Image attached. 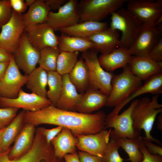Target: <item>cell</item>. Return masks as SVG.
I'll use <instances>...</instances> for the list:
<instances>
[{"label": "cell", "mask_w": 162, "mask_h": 162, "mask_svg": "<svg viewBox=\"0 0 162 162\" xmlns=\"http://www.w3.org/2000/svg\"><path fill=\"white\" fill-rule=\"evenodd\" d=\"M106 115L103 111L85 114L58 109L51 105L35 112L25 111V124H48L69 129L74 136L95 134L105 129Z\"/></svg>", "instance_id": "obj_1"}, {"label": "cell", "mask_w": 162, "mask_h": 162, "mask_svg": "<svg viewBox=\"0 0 162 162\" xmlns=\"http://www.w3.org/2000/svg\"><path fill=\"white\" fill-rule=\"evenodd\" d=\"M159 95H155L151 99L144 97L138 100L132 114L133 128L141 132L143 130L145 136L142 137L145 140L154 141L160 146L161 142L151 135V132L158 114L162 112V104L158 102Z\"/></svg>", "instance_id": "obj_2"}, {"label": "cell", "mask_w": 162, "mask_h": 162, "mask_svg": "<svg viewBox=\"0 0 162 162\" xmlns=\"http://www.w3.org/2000/svg\"><path fill=\"white\" fill-rule=\"evenodd\" d=\"M142 81L131 72L128 65L121 74L114 75L111 82L112 89L105 106L116 107L142 86Z\"/></svg>", "instance_id": "obj_3"}, {"label": "cell", "mask_w": 162, "mask_h": 162, "mask_svg": "<svg viewBox=\"0 0 162 162\" xmlns=\"http://www.w3.org/2000/svg\"><path fill=\"white\" fill-rule=\"evenodd\" d=\"M10 149L0 151V162H64L55 156L52 144H48L40 134H36L31 148L20 157L10 159L8 156Z\"/></svg>", "instance_id": "obj_4"}, {"label": "cell", "mask_w": 162, "mask_h": 162, "mask_svg": "<svg viewBox=\"0 0 162 162\" xmlns=\"http://www.w3.org/2000/svg\"><path fill=\"white\" fill-rule=\"evenodd\" d=\"M110 15V27L122 33L119 46L129 49L134 41L142 23L124 8H121Z\"/></svg>", "instance_id": "obj_5"}, {"label": "cell", "mask_w": 162, "mask_h": 162, "mask_svg": "<svg viewBox=\"0 0 162 162\" xmlns=\"http://www.w3.org/2000/svg\"><path fill=\"white\" fill-rule=\"evenodd\" d=\"M128 0H82L78 3L79 22H101L109 15L122 8Z\"/></svg>", "instance_id": "obj_6"}, {"label": "cell", "mask_w": 162, "mask_h": 162, "mask_svg": "<svg viewBox=\"0 0 162 162\" xmlns=\"http://www.w3.org/2000/svg\"><path fill=\"white\" fill-rule=\"evenodd\" d=\"M138 99L134 100L130 106L120 114L110 113L106 116L105 129L113 128L111 131L110 138L117 139L121 138H137L140 136L141 132L133 128L132 118L133 111Z\"/></svg>", "instance_id": "obj_7"}, {"label": "cell", "mask_w": 162, "mask_h": 162, "mask_svg": "<svg viewBox=\"0 0 162 162\" xmlns=\"http://www.w3.org/2000/svg\"><path fill=\"white\" fill-rule=\"evenodd\" d=\"M95 50H88L82 52V58L89 70V87L98 89L107 95L112 89L111 82L114 74L105 70L100 65Z\"/></svg>", "instance_id": "obj_8"}, {"label": "cell", "mask_w": 162, "mask_h": 162, "mask_svg": "<svg viewBox=\"0 0 162 162\" xmlns=\"http://www.w3.org/2000/svg\"><path fill=\"white\" fill-rule=\"evenodd\" d=\"M26 26L22 14L13 10L10 19L1 28L0 49L13 55L18 47Z\"/></svg>", "instance_id": "obj_9"}, {"label": "cell", "mask_w": 162, "mask_h": 162, "mask_svg": "<svg viewBox=\"0 0 162 162\" xmlns=\"http://www.w3.org/2000/svg\"><path fill=\"white\" fill-rule=\"evenodd\" d=\"M161 38V26L142 24L129 49L131 55L140 57H148L152 49Z\"/></svg>", "instance_id": "obj_10"}, {"label": "cell", "mask_w": 162, "mask_h": 162, "mask_svg": "<svg viewBox=\"0 0 162 162\" xmlns=\"http://www.w3.org/2000/svg\"><path fill=\"white\" fill-rule=\"evenodd\" d=\"M127 9L142 24L154 25L162 16L161 0H128Z\"/></svg>", "instance_id": "obj_11"}, {"label": "cell", "mask_w": 162, "mask_h": 162, "mask_svg": "<svg viewBox=\"0 0 162 162\" xmlns=\"http://www.w3.org/2000/svg\"><path fill=\"white\" fill-rule=\"evenodd\" d=\"M27 78L28 75L21 73L13 57L0 80V96L10 98H16L22 87L26 84Z\"/></svg>", "instance_id": "obj_12"}, {"label": "cell", "mask_w": 162, "mask_h": 162, "mask_svg": "<svg viewBox=\"0 0 162 162\" xmlns=\"http://www.w3.org/2000/svg\"><path fill=\"white\" fill-rule=\"evenodd\" d=\"M46 22L26 26L24 32L30 43L40 51L46 47L58 48V36Z\"/></svg>", "instance_id": "obj_13"}, {"label": "cell", "mask_w": 162, "mask_h": 162, "mask_svg": "<svg viewBox=\"0 0 162 162\" xmlns=\"http://www.w3.org/2000/svg\"><path fill=\"white\" fill-rule=\"evenodd\" d=\"M52 104L50 100L32 93H28L21 89L17 97L10 98L0 96V107L22 109L25 111L35 112Z\"/></svg>", "instance_id": "obj_14"}, {"label": "cell", "mask_w": 162, "mask_h": 162, "mask_svg": "<svg viewBox=\"0 0 162 162\" xmlns=\"http://www.w3.org/2000/svg\"><path fill=\"white\" fill-rule=\"evenodd\" d=\"M78 2L69 0L58 10L57 12L50 11L45 22L54 31L72 26L80 22L77 8Z\"/></svg>", "instance_id": "obj_15"}, {"label": "cell", "mask_w": 162, "mask_h": 162, "mask_svg": "<svg viewBox=\"0 0 162 162\" xmlns=\"http://www.w3.org/2000/svg\"><path fill=\"white\" fill-rule=\"evenodd\" d=\"M13 56L19 69L28 75L36 68L38 63L40 52L31 44L24 32L20 38L18 47Z\"/></svg>", "instance_id": "obj_16"}, {"label": "cell", "mask_w": 162, "mask_h": 162, "mask_svg": "<svg viewBox=\"0 0 162 162\" xmlns=\"http://www.w3.org/2000/svg\"><path fill=\"white\" fill-rule=\"evenodd\" d=\"M111 130L110 128L95 134L77 136L76 149L101 158L110 140Z\"/></svg>", "instance_id": "obj_17"}, {"label": "cell", "mask_w": 162, "mask_h": 162, "mask_svg": "<svg viewBox=\"0 0 162 162\" xmlns=\"http://www.w3.org/2000/svg\"><path fill=\"white\" fill-rule=\"evenodd\" d=\"M87 38L92 44L93 49L101 54L108 53L119 47L118 31L110 27L95 32Z\"/></svg>", "instance_id": "obj_18"}, {"label": "cell", "mask_w": 162, "mask_h": 162, "mask_svg": "<svg viewBox=\"0 0 162 162\" xmlns=\"http://www.w3.org/2000/svg\"><path fill=\"white\" fill-rule=\"evenodd\" d=\"M128 65L131 72L142 81L162 72V62H156L148 57L132 55Z\"/></svg>", "instance_id": "obj_19"}, {"label": "cell", "mask_w": 162, "mask_h": 162, "mask_svg": "<svg viewBox=\"0 0 162 162\" xmlns=\"http://www.w3.org/2000/svg\"><path fill=\"white\" fill-rule=\"evenodd\" d=\"M62 79L61 92L59 100L55 106L62 110L76 111V108L84 93L78 92L70 81L68 74L62 76Z\"/></svg>", "instance_id": "obj_20"}, {"label": "cell", "mask_w": 162, "mask_h": 162, "mask_svg": "<svg viewBox=\"0 0 162 162\" xmlns=\"http://www.w3.org/2000/svg\"><path fill=\"white\" fill-rule=\"evenodd\" d=\"M108 96L100 90L89 86L76 108V111L90 114L105 106Z\"/></svg>", "instance_id": "obj_21"}, {"label": "cell", "mask_w": 162, "mask_h": 162, "mask_svg": "<svg viewBox=\"0 0 162 162\" xmlns=\"http://www.w3.org/2000/svg\"><path fill=\"white\" fill-rule=\"evenodd\" d=\"M131 56L129 49L119 46L108 53L101 54L98 59L100 65L105 70L112 72L117 69L127 66Z\"/></svg>", "instance_id": "obj_22"}, {"label": "cell", "mask_w": 162, "mask_h": 162, "mask_svg": "<svg viewBox=\"0 0 162 162\" xmlns=\"http://www.w3.org/2000/svg\"><path fill=\"white\" fill-rule=\"evenodd\" d=\"M25 124L15 139L13 146L10 148L8 154L10 159L20 157L27 152L33 144L36 130L35 126L29 123Z\"/></svg>", "instance_id": "obj_23"}, {"label": "cell", "mask_w": 162, "mask_h": 162, "mask_svg": "<svg viewBox=\"0 0 162 162\" xmlns=\"http://www.w3.org/2000/svg\"><path fill=\"white\" fill-rule=\"evenodd\" d=\"M162 93V72L153 75L146 80L144 84L137 89L129 97L117 106L110 113L118 114L122 108L136 97L145 93H150L155 95Z\"/></svg>", "instance_id": "obj_24"}, {"label": "cell", "mask_w": 162, "mask_h": 162, "mask_svg": "<svg viewBox=\"0 0 162 162\" xmlns=\"http://www.w3.org/2000/svg\"><path fill=\"white\" fill-rule=\"evenodd\" d=\"M77 142V137L74 136L70 130L65 127L51 142L55 156L60 159H63L67 154L76 152Z\"/></svg>", "instance_id": "obj_25"}, {"label": "cell", "mask_w": 162, "mask_h": 162, "mask_svg": "<svg viewBox=\"0 0 162 162\" xmlns=\"http://www.w3.org/2000/svg\"><path fill=\"white\" fill-rule=\"evenodd\" d=\"M108 27L107 23L105 22L87 21L79 22L58 31L68 36L87 38L94 33Z\"/></svg>", "instance_id": "obj_26"}, {"label": "cell", "mask_w": 162, "mask_h": 162, "mask_svg": "<svg viewBox=\"0 0 162 162\" xmlns=\"http://www.w3.org/2000/svg\"><path fill=\"white\" fill-rule=\"evenodd\" d=\"M50 11L44 0H36L28 11L22 15L26 26L45 22Z\"/></svg>", "instance_id": "obj_27"}, {"label": "cell", "mask_w": 162, "mask_h": 162, "mask_svg": "<svg viewBox=\"0 0 162 162\" xmlns=\"http://www.w3.org/2000/svg\"><path fill=\"white\" fill-rule=\"evenodd\" d=\"M70 80L78 92L84 93L89 85V74L88 68L81 57L68 74Z\"/></svg>", "instance_id": "obj_28"}, {"label": "cell", "mask_w": 162, "mask_h": 162, "mask_svg": "<svg viewBox=\"0 0 162 162\" xmlns=\"http://www.w3.org/2000/svg\"><path fill=\"white\" fill-rule=\"evenodd\" d=\"M26 84L32 93L47 98V73L41 67L36 68L28 75Z\"/></svg>", "instance_id": "obj_29"}, {"label": "cell", "mask_w": 162, "mask_h": 162, "mask_svg": "<svg viewBox=\"0 0 162 162\" xmlns=\"http://www.w3.org/2000/svg\"><path fill=\"white\" fill-rule=\"evenodd\" d=\"M58 48L60 51L83 52L93 49V45L87 38L69 36L62 33L58 37Z\"/></svg>", "instance_id": "obj_30"}, {"label": "cell", "mask_w": 162, "mask_h": 162, "mask_svg": "<svg viewBox=\"0 0 162 162\" xmlns=\"http://www.w3.org/2000/svg\"><path fill=\"white\" fill-rule=\"evenodd\" d=\"M25 112V111L23 110L20 112L5 128L0 145V151H6L10 148V145L14 141L22 129L24 123Z\"/></svg>", "instance_id": "obj_31"}, {"label": "cell", "mask_w": 162, "mask_h": 162, "mask_svg": "<svg viewBox=\"0 0 162 162\" xmlns=\"http://www.w3.org/2000/svg\"><path fill=\"white\" fill-rule=\"evenodd\" d=\"M140 136L137 138H121L116 139L120 147L122 148L128 155L127 160L131 162H141L143 155L139 148V143L142 138Z\"/></svg>", "instance_id": "obj_32"}, {"label": "cell", "mask_w": 162, "mask_h": 162, "mask_svg": "<svg viewBox=\"0 0 162 162\" xmlns=\"http://www.w3.org/2000/svg\"><path fill=\"white\" fill-rule=\"evenodd\" d=\"M47 73L49 89L47 92V98L52 105L55 106L59 100L62 88V76L56 71Z\"/></svg>", "instance_id": "obj_33"}, {"label": "cell", "mask_w": 162, "mask_h": 162, "mask_svg": "<svg viewBox=\"0 0 162 162\" xmlns=\"http://www.w3.org/2000/svg\"><path fill=\"white\" fill-rule=\"evenodd\" d=\"M79 52L60 51L56 65V71L60 75L68 74L78 61Z\"/></svg>", "instance_id": "obj_34"}, {"label": "cell", "mask_w": 162, "mask_h": 162, "mask_svg": "<svg viewBox=\"0 0 162 162\" xmlns=\"http://www.w3.org/2000/svg\"><path fill=\"white\" fill-rule=\"evenodd\" d=\"M40 52L39 66L47 72L56 71L57 59L60 52L58 48L46 47Z\"/></svg>", "instance_id": "obj_35"}, {"label": "cell", "mask_w": 162, "mask_h": 162, "mask_svg": "<svg viewBox=\"0 0 162 162\" xmlns=\"http://www.w3.org/2000/svg\"><path fill=\"white\" fill-rule=\"evenodd\" d=\"M120 147L115 140L110 139L104 154L101 158V162H123L124 159L118 152Z\"/></svg>", "instance_id": "obj_36"}, {"label": "cell", "mask_w": 162, "mask_h": 162, "mask_svg": "<svg viewBox=\"0 0 162 162\" xmlns=\"http://www.w3.org/2000/svg\"><path fill=\"white\" fill-rule=\"evenodd\" d=\"M19 110L11 107L0 108V129L6 127L12 122Z\"/></svg>", "instance_id": "obj_37"}, {"label": "cell", "mask_w": 162, "mask_h": 162, "mask_svg": "<svg viewBox=\"0 0 162 162\" xmlns=\"http://www.w3.org/2000/svg\"><path fill=\"white\" fill-rule=\"evenodd\" d=\"M12 11L10 0H0V28L9 21Z\"/></svg>", "instance_id": "obj_38"}, {"label": "cell", "mask_w": 162, "mask_h": 162, "mask_svg": "<svg viewBox=\"0 0 162 162\" xmlns=\"http://www.w3.org/2000/svg\"><path fill=\"white\" fill-rule=\"evenodd\" d=\"M139 148L143 155L141 162H162L161 156L152 154L148 152L143 142L142 137L140 142Z\"/></svg>", "instance_id": "obj_39"}, {"label": "cell", "mask_w": 162, "mask_h": 162, "mask_svg": "<svg viewBox=\"0 0 162 162\" xmlns=\"http://www.w3.org/2000/svg\"><path fill=\"white\" fill-rule=\"evenodd\" d=\"M63 128L61 126H58L55 128L47 129L43 127H40L42 134L48 144L51 143L52 140L61 132Z\"/></svg>", "instance_id": "obj_40"}, {"label": "cell", "mask_w": 162, "mask_h": 162, "mask_svg": "<svg viewBox=\"0 0 162 162\" xmlns=\"http://www.w3.org/2000/svg\"><path fill=\"white\" fill-rule=\"evenodd\" d=\"M148 57L154 61L159 62L162 60V38L150 52Z\"/></svg>", "instance_id": "obj_41"}, {"label": "cell", "mask_w": 162, "mask_h": 162, "mask_svg": "<svg viewBox=\"0 0 162 162\" xmlns=\"http://www.w3.org/2000/svg\"><path fill=\"white\" fill-rule=\"evenodd\" d=\"M78 154L80 162H101V158L87 152L79 151Z\"/></svg>", "instance_id": "obj_42"}, {"label": "cell", "mask_w": 162, "mask_h": 162, "mask_svg": "<svg viewBox=\"0 0 162 162\" xmlns=\"http://www.w3.org/2000/svg\"><path fill=\"white\" fill-rule=\"evenodd\" d=\"M10 4L13 10L22 14L26 10L27 6L23 0H10Z\"/></svg>", "instance_id": "obj_43"}, {"label": "cell", "mask_w": 162, "mask_h": 162, "mask_svg": "<svg viewBox=\"0 0 162 162\" xmlns=\"http://www.w3.org/2000/svg\"><path fill=\"white\" fill-rule=\"evenodd\" d=\"M143 142L148 152L151 154L162 156V147L154 144L152 142L145 140L142 139Z\"/></svg>", "instance_id": "obj_44"}, {"label": "cell", "mask_w": 162, "mask_h": 162, "mask_svg": "<svg viewBox=\"0 0 162 162\" xmlns=\"http://www.w3.org/2000/svg\"><path fill=\"white\" fill-rule=\"evenodd\" d=\"M68 0H44L50 10H58Z\"/></svg>", "instance_id": "obj_45"}, {"label": "cell", "mask_w": 162, "mask_h": 162, "mask_svg": "<svg viewBox=\"0 0 162 162\" xmlns=\"http://www.w3.org/2000/svg\"><path fill=\"white\" fill-rule=\"evenodd\" d=\"M63 158L64 162H80L77 152L73 154H67Z\"/></svg>", "instance_id": "obj_46"}, {"label": "cell", "mask_w": 162, "mask_h": 162, "mask_svg": "<svg viewBox=\"0 0 162 162\" xmlns=\"http://www.w3.org/2000/svg\"><path fill=\"white\" fill-rule=\"evenodd\" d=\"M13 57V55L0 49V62H9Z\"/></svg>", "instance_id": "obj_47"}, {"label": "cell", "mask_w": 162, "mask_h": 162, "mask_svg": "<svg viewBox=\"0 0 162 162\" xmlns=\"http://www.w3.org/2000/svg\"><path fill=\"white\" fill-rule=\"evenodd\" d=\"M9 62H0V80L2 79L5 74Z\"/></svg>", "instance_id": "obj_48"}, {"label": "cell", "mask_w": 162, "mask_h": 162, "mask_svg": "<svg viewBox=\"0 0 162 162\" xmlns=\"http://www.w3.org/2000/svg\"><path fill=\"white\" fill-rule=\"evenodd\" d=\"M157 128L160 130L162 131V113H160L158 118Z\"/></svg>", "instance_id": "obj_49"}, {"label": "cell", "mask_w": 162, "mask_h": 162, "mask_svg": "<svg viewBox=\"0 0 162 162\" xmlns=\"http://www.w3.org/2000/svg\"><path fill=\"white\" fill-rule=\"evenodd\" d=\"M35 1L36 0H26L25 2L27 6L29 7L34 3Z\"/></svg>", "instance_id": "obj_50"}, {"label": "cell", "mask_w": 162, "mask_h": 162, "mask_svg": "<svg viewBox=\"0 0 162 162\" xmlns=\"http://www.w3.org/2000/svg\"><path fill=\"white\" fill-rule=\"evenodd\" d=\"M5 128L1 129H0V145L1 142L2 138L4 131L5 130Z\"/></svg>", "instance_id": "obj_51"}]
</instances>
